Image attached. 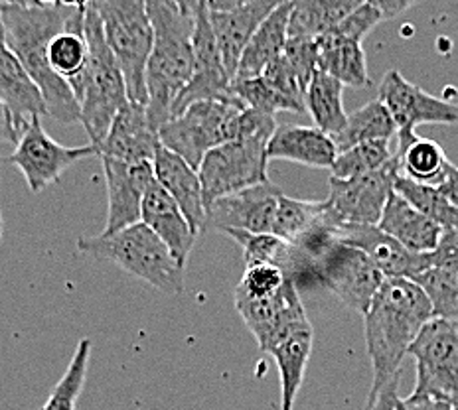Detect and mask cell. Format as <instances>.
I'll return each instance as SVG.
<instances>
[{
	"instance_id": "6da1fadb",
	"label": "cell",
	"mask_w": 458,
	"mask_h": 410,
	"mask_svg": "<svg viewBox=\"0 0 458 410\" xmlns=\"http://www.w3.org/2000/svg\"><path fill=\"white\" fill-rule=\"evenodd\" d=\"M0 14L6 26V47L21 60L28 75L40 88L47 114L64 125L80 122V103L70 83L52 71L46 52L54 38L78 22L85 11L64 4H36L4 8Z\"/></svg>"
},
{
	"instance_id": "7a4b0ae2",
	"label": "cell",
	"mask_w": 458,
	"mask_h": 410,
	"mask_svg": "<svg viewBox=\"0 0 458 410\" xmlns=\"http://www.w3.org/2000/svg\"><path fill=\"white\" fill-rule=\"evenodd\" d=\"M431 318V300L421 286L409 279H386L364 314L366 346L374 369L371 387L401 375L409 347Z\"/></svg>"
},
{
	"instance_id": "3957f363",
	"label": "cell",
	"mask_w": 458,
	"mask_h": 410,
	"mask_svg": "<svg viewBox=\"0 0 458 410\" xmlns=\"http://www.w3.org/2000/svg\"><path fill=\"white\" fill-rule=\"evenodd\" d=\"M155 44L147 63V117L157 132L172 119V109L192 79L196 21L170 0H147Z\"/></svg>"
},
{
	"instance_id": "277c9868",
	"label": "cell",
	"mask_w": 458,
	"mask_h": 410,
	"mask_svg": "<svg viewBox=\"0 0 458 410\" xmlns=\"http://www.w3.org/2000/svg\"><path fill=\"white\" fill-rule=\"evenodd\" d=\"M83 32L89 52L88 65L70 88L81 109L80 122L99 155L114 117L129 103V95L123 71L105 40L101 16L93 4L85 11Z\"/></svg>"
},
{
	"instance_id": "5b68a950",
	"label": "cell",
	"mask_w": 458,
	"mask_h": 410,
	"mask_svg": "<svg viewBox=\"0 0 458 410\" xmlns=\"http://www.w3.org/2000/svg\"><path fill=\"white\" fill-rule=\"evenodd\" d=\"M78 249L95 259L109 261L170 297L184 290L186 264L145 223L131 225L111 235L80 237Z\"/></svg>"
},
{
	"instance_id": "8992f818",
	"label": "cell",
	"mask_w": 458,
	"mask_h": 410,
	"mask_svg": "<svg viewBox=\"0 0 458 410\" xmlns=\"http://www.w3.org/2000/svg\"><path fill=\"white\" fill-rule=\"evenodd\" d=\"M91 4L125 78L129 101L147 107V63L155 44L147 0H93Z\"/></svg>"
},
{
	"instance_id": "52a82bcc",
	"label": "cell",
	"mask_w": 458,
	"mask_h": 410,
	"mask_svg": "<svg viewBox=\"0 0 458 410\" xmlns=\"http://www.w3.org/2000/svg\"><path fill=\"white\" fill-rule=\"evenodd\" d=\"M243 109L245 105L240 99L190 105L158 130L160 145L199 170L209 150L237 140Z\"/></svg>"
},
{
	"instance_id": "ba28073f",
	"label": "cell",
	"mask_w": 458,
	"mask_h": 410,
	"mask_svg": "<svg viewBox=\"0 0 458 410\" xmlns=\"http://www.w3.org/2000/svg\"><path fill=\"white\" fill-rule=\"evenodd\" d=\"M407 356L417 365L413 395L458 406V322L431 318L419 331Z\"/></svg>"
},
{
	"instance_id": "9c48e42d",
	"label": "cell",
	"mask_w": 458,
	"mask_h": 410,
	"mask_svg": "<svg viewBox=\"0 0 458 410\" xmlns=\"http://www.w3.org/2000/svg\"><path fill=\"white\" fill-rule=\"evenodd\" d=\"M312 274L314 284L330 290L344 306L361 316L386 282V276L364 251L338 239L312 261Z\"/></svg>"
},
{
	"instance_id": "30bf717a",
	"label": "cell",
	"mask_w": 458,
	"mask_h": 410,
	"mask_svg": "<svg viewBox=\"0 0 458 410\" xmlns=\"http://www.w3.org/2000/svg\"><path fill=\"white\" fill-rule=\"evenodd\" d=\"M269 140L265 137L240 138L208 152L198 170L206 205L214 204L219 197L269 182L267 178Z\"/></svg>"
},
{
	"instance_id": "8fae6325",
	"label": "cell",
	"mask_w": 458,
	"mask_h": 410,
	"mask_svg": "<svg viewBox=\"0 0 458 410\" xmlns=\"http://www.w3.org/2000/svg\"><path fill=\"white\" fill-rule=\"evenodd\" d=\"M399 156L391 158L384 168L369 174L338 180L330 176V194L322 199L324 213L334 227L344 225H379L386 205L394 194L399 176Z\"/></svg>"
},
{
	"instance_id": "7c38bea8",
	"label": "cell",
	"mask_w": 458,
	"mask_h": 410,
	"mask_svg": "<svg viewBox=\"0 0 458 410\" xmlns=\"http://www.w3.org/2000/svg\"><path fill=\"white\" fill-rule=\"evenodd\" d=\"M379 101L386 105L397 127V148H405L421 125H458V103L438 99L419 85L389 70L379 81Z\"/></svg>"
},
{
	"instance_id": "4fadbf2b",
	"label": "cell",
	"mask_w": 458,
	"mask_h": 410,
	"mask_svg": "<svg viewBox=\"0 0 458 410\" xmlns=\"http://www.w3.org/2000/svg\"><path fill=\"white\" fill-rule=\"evenodd\" d=\"M98 156V150L91 145L85 146H64L55 142L42 127V117H34L28 122L21 140L8 158V164L16 166L22 172L28 188L34 194L52 186L62 178L68 168L83 158Z\"/></svg>"
},
{
	"instance_id": "5bb4252c",
	"label": "cell",
	"mask_w": 458,
	"mask_h": 410,
	"mask_svg": "<svg viewBox=\"0 0 458 410\" xmlns=\"http://www.w3.org/2000/svg\"><path fill=\"white\" fill-rule=\"evenodd\" d=\"M235 308L263 354H271L293 331L312 326L301 302L297 284L293 280L271 298H245L235 294Z\"/></svg>"
},
{
	"instance_id": "9a60e30c",
	"label": "cell",
	"mask_w": 458,
	"mask_h": 410,
	"mask_svg": "<svg viewBox=\"0 0 458 410\" xmlns=\"http://www.w3.org/2000/svg\"><path fill=\"white\" fill-rule=\"evenodd\" d=\"M194 73L192 79L180 93L172 109V117L186 111L190 105L199 101H229L235 99L232 93V75L227 73L222 54L216 42V34L209 21V8H202L196 16L194 34Z\"/></svg>"
},
{
	"instance_id": "2e32d148",
	"label": "cell",
	"mask_w": 458,
	"mask_h": 410,
	"mask_svg": "<svg viewBox=\"0 0 458 410\" xmlns=\"http://www.w3.org/2000/svg\"><path fill=\"white\" fill-rule=\"evenodd\" d=\"M101 162L107 182V223L103 235H111L140 223L142 199L157 178L155 166L148 160L123 162L101 158Z\"/></svg>"
},
{
	"instance_id": "e0dca14e",
	"label": "cell",
	"mask_w": 458,
	"mask_h": 410,
	"mask_svg": "<svg viewBox=\"0 0 458 410\" xmlns=\"http://www.w3.org/2000/svg\"><path fill=\"white\" fill-rule=\"evenodd\" d=\"M283 189L271 182L242 189L216 199L208 205L206 229L225 231L240 229L247 233H271Z\"/></svg>"
},
{
	"instance_id": "ac0fdd59",
	"label": "cell",
	"mask_w": 458,
	"mask_h": 410,
	"mask_svg": "<svg viewBox=\"0 0 458 410\" xmlns=\"http://www.w3.org/2000/svg\"><path fill=\"white\" fill-rule=\"evenodd\" d=\"M338 241L364 251L386 279H409L431 269L428 255L407 251L394 237L381 231L377 225H344L336 231Z\"/></svg>"
},
{
	"instance_id": "d6986e66",
	"label": "cell",
	"mask_w": 458,
	"mask_h": 410,
	"mask_svg": "<svg viewBox=\"0 0 458 410\" xmlns=\"http://www.w3.org/2000/svg\"><path fill=\"white\" fill-rule=\"evenodd\" d=\"M284 3H289V0H251V3L233 8V11H209L219 54H222L224 65L232 79L253 34Z\"/></svg>"
},
{
	"instance_id": "ffe728a7",
	"label": "cell",
	"mask_w": 458,
	"mask_h": 410,
	"mask_svg": "<svg viewBox=\"0 0 458 410\" xmlns=\"http://www.w3.org/2000/svg\"><path fill=\"white\" fill-rule=\"evenodd\" d=\"M152 166H155L157 182L166 189V194L182 209L190 225H192L196 235L199 237V233L206 231L208 205L198 170L190 166L182 156L174 155V152L162 145L157 150Z\"/></svg>"
},
{
	"instance_id": "44dd1931",
	"label": "cell",
	"mask_w": 458,
	"mask_h": 410,
	"mask_svg": "<svg viewBox=\"0 0 458 410\" xmlns=\"http://www.w3.org/2000/svg\"><path fill=\"white\" fill-rule=\"evenodd\" d=\"M158 148L160 138L158 132L150 127L147 107L129 101L114 117L98 156L123 162H152Z\"/></svg>"
},
{
	"instance_id": "7402d4cb",
	"label": "cell",
	"mask_w": 458,
	"mask_h": 410,
	"mask_svg": "<svg viewBox=\"0 0 458 410\" xmlns=\"http://www.w3.org/2000/svg\"><path fill=\"white\" fill-rule=\"evenodd\" d=\"M140 222L166 243L172 255L180 263H188V256L194 249L198 235L182 209L178 207V204L166 194V189L157 180L148 186L145 199H142Z\"/></svg>"
},
{
	"instance_id": "603a6c76",
	"label": "cell",
	"mask_w": 458,
	"mask_h": 410,
	"mask_svg": "<svg viewBox=\"0 0 458 410\" xmlns=\"http://www.w3.org/2000/svg\"><path fill=\"white\" fill-rule=\"evenodd\" d=\"M269 160H286L309 168H330L338 158L336 142L317 127L279 125L267 146Z\"/></svg>"
},
{
	"instance_id": "cb8c5ba5",
	"label": "cell",
	"mask_w": 458,
	"mask_h": 410,
	"mask_svg": "<svg viewBox=\"0 0 458 410\" xmlns=\"http://www.w3.org/2000/svg\"><path fill=\"white\" fill-rule=\"evenodd\" d=\"M0 99L13 113L16 125L22 132L34 117L47 114L40 88L8 47L0 50Z\"/></svg>"
},
{
	"instance_id": "d4e9b609",
	"label": "cell",
	"mask_w": 458,
	"mask_h": 410,
	"mask_svg": "<svg viewBox=\"0 0 458 410\" xmlns=\"http://www.w3.org/2000/svg\"><path fill=\"white\" fill-rule=\"evenodd\" d=\"M377 227L415 255L433 253L443 233L441 225L417 212L411 204L395 192L391 194Z\"/></svg>"
},
{
	"instance_id": "484cf974",
	"label": "cell",
	"mask_w": 458,
	"mask_h": 410,
	"mask_svg": "<svg viewBox=\"0 0 458 410\" xmlns=\"http://www.w3.org/2000/svg\"><path fill=\"white\" fill-rule=\"evenodd\" d=\"M293 3L281 4L276 11L267 18L259 26V30L253 34V38L247 44L245 52L237 65V71L233 79H245V78H259V75L269 68V65L281 57L284 52V46L289 42V21L293 13Z\"/></svg>"
},
{
	"instance_id": "4316f807",
	"label": "cell",
	"mask_w": 458,
	"mask_h": 410,
	"mask_svg": "<svg viewBox=\"0 0 458 410\" xmlns=\"http://www.w3.org/2000/svg\"><path fill=\"white\" fill-rule=\"evenodd\" d=\"M312 346L314 330L312 326H307L286 336L269 354L275 359L276 369H279L281 410H293L294 406L312 356Z\"/></svg>"
},
{
	"instance_id": "83f0119b",
	"label": "cell",
	"mask_w": 458,
	"mask_h": 410,
	"mask_svg": "<svg viewBox=\"0 0 458 410\" xmlns=\"http://www.w3.org/2000/svg\"><path fill=\"white\" fill-rule=\"evenodd\" d=\"M317 42L320 47V71L332 75L344 88H369L371 79L361 44L344 40L334 34H324L317 38Z\"/></svg>"
},
{
	"instance_id": "f1b7e54d",
	"label": "cell",
	"mask_w": 458,
	"mask_h": 410,
	"mask_svg": "<svg viewBox=\"0 0 458 410\" xmlns=\"http://www.w3.org/2000/svg\"><path fill=\"white\" fill-rule=\"evenodd\" d=\"M368 0H294L289 38H320Z\"/></svg>"
},
{
	"instance_id": "f546056e",
	"label": "cell",
	"mask_w": 458,
	"mask_h": 410,
	"mask_svg": "<svg viewBox=\"0 0 458 410\" xmlns=\"http://www.w3.org/2000/svg\"><path fill=\"white\" fill-rule=\"evenodd\" d=\"M342 95L344 85L324 71L314 75L307 93H304V105H307V111L310 113L314 125L332 138L340 135L348 121Z\"/></svg>"
},
{
	"instance_id": "4dcf8cb0",
	"label": "cell",
	"mask_w": 458,
	"mask_h": 410,
	"mask_svg": "<svg viewBox=\"0 0 458 410\" xmlns=\"http://www.w3.org/2000/svg\"><path fill=\"white\" fill-rule=\"evenodd\" d=\"M391 138H397L395 121L386 105L374 99L348 114L346 127L342 129L340 135L334 137V142H336L338 152H344L352 146L364 145V142Z\"/></svg>"
},
{
	"instance_id": "1f68e13d",
	"label": "cell",
	"mask_w": 458,
	"mask_h": 410,
	"mask_svg": "<svg viewBox=\"0 0 458 410\" xmlns=\"http://www.w3.org/2000/svg\"><path fill=\"white\" fill-rule=\"evenodd\" d=\"M85 14L78 22H73L68 30L57 34L54 40L47 46V63L54 73L60 75L62 79L68 81L70 85L78 81L80 75L83 73L85 65H88V42H85Z\"/></svg>"
},
{
	"instance_id": "d6a6232c",
	"label": "cell",
	"mask_w": 458,
	"mask_h": 410,
	"mask_svg": "<svg viewBox=\"0 0 458 410\" xmlns=\"http://www.w3.org/2000/svg\"><path fill=\"white\" fill-rule=\"evenodd\" d=\"M395 152L399 156L401 174L428 186H438V182L443 180L446 164L451 162L438 142L419 135L405 148Z\"/></svg>"
},
{
	"instance_id": "836d02e7",
	"label": "cell",
	"mask_w": 458,
	"mask_h": 410,
	"mask_svg": "<svg viewBox=\"0 0 458 410\" xmlns=\"http://www.w3.org/2000/svg\"><path fill=\"white\" fill-rule=\"evenodd\" d=\"M394 192L401 196L405 202L411 204L417 212H421L428 219H433L435 223L446 227H458V207H454L448 199L438 192L437 186H428L415 182V180L403 176L399 172L395 178Z\"/></svg>"
},
{
	"instance_id": "e575fe53",
	"label": "cell",
	"mask_w": 458,
	"mask_h": 410,
	"mask_svg": "<svg viewBox=\"0 0 458 410\" xmlns=\"http://www.w3.org/2000/svg\"><path fill=\"white\" fill-rule=\"evenodd\" d=\"M324 217L322 202H302L289 196H281L279 207H276L273 235L286 243H294L301 237L310 231Z\"/></svg>"
},
{
	"instance_id": "d590c367",
	"label": "cell",
	"mask_w": 458,
	"mask_h": 410,
	"mask_svg": "<svg viewBox=\"0 0 458 410\" xmlns=\"http://www.w3.org/2000/svg\"><path fill=\"white\" fill-rule=\"evenodd\" d=\"M394 156L395 152L391 150V140L364 142V145L338 152V158L332 166V178L350 180L369 174L384 168Z\"/></svg>"
},
{
	"instance_id": "8d00e7d4",
	"label": "cell",
	"mask_w": 458,
	"mask_h": 410,
	"mask_svg": "<svg viewBox=\"0 0 458 410\" xmlns=\"http://www.w3.org/2000/svg\"><path fill=\"white\" fill-rule=\"evenodd\" d=\"M222 233L242 247L245 266L269 263L281 266L286 274V266H289L293 255L291 243H286L271 233H247L240 231V229H225Z\"/></svg>"
},
{
	"instance_id": "74e56055",
	"label": "cell",
	"mask_w": 458,
	"mask_h": 410,
	"mask_svg": "<svg viewBox=\"0 0 458 410\" xmlns=\"http://www.w3.org/2000/svg\"><path fill=\"white\" fill-rule=\"evenodd\" d=\"M91 357V341L81 339L75 347V354L70 361L68 369L62 375L60 383H57L52 390L50 398L46 400V405L40 410H75V403L81 395L85 377H88V365Z\"/></svg>"
},
{
	"instance_id": "f35d334b",
	"label": "cell",
	"mask_w": 458,
	"mask_h": 410,
	"mask_svg": "<svg viewBox=\"0 0 458 410\" xmlns=\"http://www.w3.org/2000/svg\"><path fill=\"white\" fill-rule=\"evenodd\" d=\"M413 280L431 300L433 318L458 322V269H428Z\"/></svg>"
},
{
	"instance_id": "ab89813d",
	"label": "cell",
	"mask_w": 458,
	"mask_h": 410,
	"mask_svg": "<svg viewBox=\"0 0 458 410\" xmlns=\"http://www.w3.org/2000/svg\"><path fill=\"white\" fill-rule=\"evenodd\" d=\"M232 93L235 99H240L245 107L255 109L265 114L275 117L281 111L301 113L297 105L291 103L281 93H276L261 75L259 78H245V79H232Z\"/></svg>"
},
{
	"instance_id": "60d3db41",
	"label": "cell",
	"mask_w": 458,
	"mask_h": 410,
	"mask_svg": "<svg viewBox=\"0 0 458 410\" xmlns=\"http://www.w3.org/2000/svg\"><path fill=\"white\" fill-rule=\"evenodd\" d=\"M286 282H289V279H286L281 266L269 263L247 264L235 294L245 298H271L284 289Z\"/></svg>"
},
{
	"instance_id": "b9f144b4",
	"label": "cell",
	"mask_w": 458,
	"mask_h": 410,
	"mask_svg": "<svg viewBox=\"0 0 458 410\" xmlns=\"http://www.w3.org/2000/svg\"><path fill=\"white\" fill-rule=\"evenodd\" d=\"M283 55L297 75L302 91L307 93L314 75L320 71V47L317 38H289Z\"/></svg>"
},
{
	"instance_id": "7bdbcfd3",
	"label": "cell",
	"mask_w": 458,
	"mask_h": 410,
	"mask_svg": "<svg viewBox=\"0 0 458 410\" xmlns=\"http://www.w3.org/2000/svg\"><path fill=\"white\" fill-rule=\"evenodd\" d=\"M381 21H384V16H381L369 3H366L361 4L358 11L352 13L348 18H344L338 26H334L327 34H334L338 38H344V40L361 44Z\"/></svg>"
},
{
	"instance_id": "ee69618b",
	"label": "cell",
	"mask_w": 458,
	"mask_h": 410,
	"mask_svg": "<svg viewBox=\"0 0 458 410\" xmlns=\"http://www.w3.org/2000/svg\"><path fill=\"white\" fill-rule=\"evenodd\" d=\"M431 269H458V227L443 229L435 251L428 253Z\"/></svg>"
},
{
	"instance_id": "f6af8a7d",
	"label": "cell",
	"mask_w": 458,
	"mask_h": 410,
	"mask_svg": "<svg viewBox=\"0 0 458 410\" xmlns=\"http://www.w3.org/2000/svg\"><path fill=\"white\" fill-rule=\"evenodd\" d=\"M399 377H394L387 381L386 385L381 387H371L366 405L361 410H395L397 403V387H399Z\"/></svg>"
},
{
	"instance_id": "bcb514c9",
	"label": "cell",
	"mask_w": 458,
	"mask_h": 410,
	"mask_svg": "<svg viewBox=\"0 0 458 410\" xmlns=\"http://www.w3.org/2000/svg\"><path fill=\"white\" fill-rule=\"evenodd\" d=\"M395 410H458V406L445 403V400H438L433 397L425 395H411L407 398H397Z\"/></svg>"
},
{
	"instance_id": "7dc6e473",
	"label": "cell",
	"mask_w": 458,
	"mask_h": 410,
	"mask_svg": "<svg viewBox=\"0 0 458 410\" xmlns=\"http://www.w3.org/2000/svg\"><path fill=\"white\" fill-rule=\"evenodd\" d=\"M368 3L384 16V21H391V18L401 16L411 6L423 3V0H368Z\"/></svg>"
},
{
	"instance_id": "c3c4849f",
	"label": "cell",
	"mask_w": 458,
	"mask_h": 410,
	"mask_svg": "<svg viewBox=\"0 0 458 410\" xmlns=\"http://www.w3.org/2000/svg\"><path fill=\"white\" fill-rule=\"evenodd\" d=\"M21 137V127L16 125L13 113L6 109V105L0 99V145H4V142H18Z\"/></svg>"
},
{
	"instance_id": "681fc988",
	"label": "cell",
	"mask_w": 458,
	"mask_h": 410,
	"mask_svg": "<svg viewBox=\"0 0 458 410\" xmlns=\"http://www.w3.org/2000/svg\"><path fill=\"white\" fill-rule=\"evenodd\" d=\"M437 188L438 192L448 199V202H451L454 207H458V168L453 164V162H448L446 164L443 180L438 182Z\"/></svg>"
},
{
	"instance_id": "f907efd6",
	"label": "cell",
	"mask_w": 458,
	"mask_h": 410,
	"mask_svg": "<svg viewBox=\"0 0 458 410\" xmlns=\"http://www.w3.org/2000/svg\"><path fill=\"white\" fill-rule=\"evenodd\" d=\"M170 3L174 4L184 16L192 18V21H196L198 13L208 6V0H170Z\"/></svg>"
},
{
	"instance_id": "816d5d0a",
	"label": "cell",
	"mask_w": 458,
	"mask_h": 410,
	"mask_svg": "<svg viewBox=\"0 0 458 410\" xmlns=\"http://www.w3.org/2000/svg\"><path fill=\"white\" fill-rule=\"evenodd\" d=\"M251 0H208V8L212 13H225V11H233L237 6H243Z\"/></svg>"
},
{
	"instance_id": "f5cc1de1",
	"label": "cell",
	"mask_w": 458,
	"mask_h": 410,
	"mask_svg": "<svg viewBox=\"0 0 458 410\" xmlns=\"http://www.w3.org/2000/svg\"><path fill=\"white\" fill-rule=\"evenodd\" d=\"M40 4L38 0H0V13L4 11V8H13V6H36Z\"/></svg>"
},
{
	"instance_id": "db71d44e",
	"label": "cell",
	"mask_w": 458,
	"mask_h": 410,
	"mask_svg": "<svg viewBox=\"0 0 458 410\" xmlns=\"http://www.w3.org/2000/svg\"><path fill=\"white\" fill-rule=\"evenodd\" d=\"M93 0H60V4L68 8H78V11H88Z\"/></svg>"
},
{
	"instance_id": "11a10c76",
	"label": "cell",
	"mask_w": 458,
	"mask_h": 410,
	"mask_svg": "<svg viewBox=\"0 0 458 410\" xmlns=\"http://www.w3.org/2000/svg\"><path fill=\"white\" fill-rule=\"evenodd\" d=\"M6 47V26L3 21V14H0V50Z\"/></svg>"
},
{
	"instance_id": "9f6ffc18",
	"label": "cell",
	"mask_w": 458,
	"mask_h": 410,
	"mask_svg": "<svg viewBox=\"0 0 458 410\" xmlns=\"http://www.w3.org/2000/svg\"><path fill=\"white\" fill-rule=\"evenodd\" d=\"M40 4H60V0H38Z\"/></svg>"
},
{
	"instance_id": "6f0895ef",
	"label": "cell",
	"mask_w": 458,
	"mask_h": 410,
	"mask_svg": "<svg viewBox=\"0 0 458 410\" xmlns=\"http://www.w3.org/2000/svg\"><path fill=\"white\" fill-rule=\"evenodd\" d=\"M0 241H3V212H0Z\"/></svg>"
},
{
	"instance_id": "680465c9",
	"label": "cell",
	"mask_w": 458,
	"mask_h": 410,
	"mask_svg": "<svg viewBox=\"0 0 458 410\" xmlns=\"http://www.w3.org/2000/svg\"><path fill=\"white\" fill-rule=\"evenodd\" d=\"M0 166H3V158H0Z\"/></svg>"
}]
</instances>
